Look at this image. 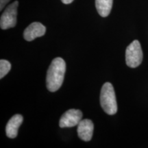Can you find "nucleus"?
Wrapping results in <instances>:
<instances>
[{"instance_id": "6e6552de", "label": "nucleus", "mask_w": 148, "mask_h": 148, "mask_svg": "<svg viewBox=\"0 0 148 148\" xmlns=\"http://www.w3.org/2000/svg\"><path fill=\"white\" fill-rule=\"evenodd\" d=\"M23 117L21 114H16L9 120L5 127L6 136L8 138H14L18 134V130L20 125L23 123Z\"/></svg>"}, {"instance_id": "0eeeda50", "label": "nucleus", "mask_w": 148, "mask_h": 148, "mask_svg": "<svg viewBox=\"0 0 148 148\" xmlns=\"http://www.w3.org/2000/svg\"><path fill=\"white\" fill-rule=\"evenodd\" d=\"M94 125L91 120L82 119L77 125V134L79 138L84 141H89L92 138Z\"/></svg>"}, {"instance_id": "9b49d317", "label": "nucleus", "mask_w": 148, "mask_h": 148, "mask_svg": "<svg viewBox=\"0 0 148 148\" xmlns=\"http://www.w3.org/2000/svg\"><path fill=\"white\" fill-rule=\"evenodd\" d=\"M10 1V0H0V10H2L5 5Z\"/></svg>"}, {"instance_id": "20e7f679", "label": "nucleus", "mask_w": 148, "mask_h": 148, "mask_svg": "<svg viewBox=\"0 0 148 148\" xmlns=\"http://www.w3.org/2000/svg\"><path fill=\"white\" fill-rule=\"evenodd\" d=\"M18 1H15L5 8L0 19V27L2 29L14 27L16 23V15Z\"/></svg>"}, {"instance_id": "9d476101", "label": "nucleus", "mask_w": 148, "mask_h": 148, "mask_svg": "<svg viewBox=\"0 0 148 148\" xmlns=\"http://www.w3.org/2000/svg\"><path fill=\"white\" fill-rule=\"evenodd\" d=\"M11 69V64L8 60H0V78L2 79L7 73L10 71Z\"/></svg>"}, {"instance_id": "39448f33", "label": "nucleus", "mask_w": 148, "mask_h": 148, "mask_svg": "<svg viewBox=\"0 0 148 148\" xmlns=\"http://www.w3.org/2000/svg\"><path fill=\"white\" fill-rule=\"evenodd\" d=\"M82 113L81 110L70 109L62 114L59 121V126L63 127H71L78 125L82 120Z\"/></svg>"}, {"instance_id": "1a4fd4ad", "label": "nucleus", "mask_w": 148, "mask_h": 148, "mask_svg": "<svg viewBox=\"0 0 148 148\" xmlns=\"http://www.w3.org/2000/svg\"><path fill=\"white\" fill-rule=\"evenodd\" d=\"M113 0H95V6L99 15L106 17L110 13Z\"/></svg>"}, {"instance_id": "f8f14e48", "label": "nucleus", "mask_w": 148, "mask_h": 148, "mask_svg": "<svg viewBox=\"0 0 148 148\" xmlns=\"http://www.w3.org/2000/svg\"><path fill=\"white\" fill-rule=\"evenodd\" d=\"M61 1H62V2L64 3V4H69V3H71L73 0H61Z\"/></svg>"}, {"instance_id": "f03ea898", "label": "nucleus", "mask_w": 148, "mask_h": 148, "mask_svg": "<svg viewBox=\"0 0 148 148\" xmlns=\"http://www.w3.org/2000/svg\"><path fill=\"white\" fill-rule=\"evenodd\" d=\"M100 104L103 111L109 115H112L117 112L115 92L113 86L110 82L104 83L101 88Z\"/></svg>"}, {"instance_id": "f257e3e1", "label": "nucleus", "mask_w": 148, "mask_h": 148, "mask_svg": "<svg viewBox=\"0 0 148 148\" xmlns=\"http://www.w3.org/2000/svg\"><path fill=\"white\" fill-rule=\"evenodd\" d=\"M66 71V63L62 58L53 59L47 72L46 84L50 92L58 90L62 86Z\"/></svg>"}, {"instance_id": "423d86ee", "label": "nucleus", "mask_w": 148, "mask_h": 148, "mask_svg": "<svg viewBox=\"0 0 148 148\" xmlns=\"http://www.w3.org/2000/svg\"><path fill=\"white\" fill-rule=\"evenodd\" d=\"M46 27L39 22L31 23L24 30L23 37L27 41H32L36 38L41 37L45 34Z\"/></svg>"}, {"instance_id": "7ed1b4c3", "label": "nucleus", "mask_w": 148, "mask_h": 148, "mask_svg": "<svg viewBox=\"0 0 148 148\" xmlns=\"http://www.w3.org/2000/svg\"><path fill=\"white\" fill-rule=\"evenodd\" d=\"M143 60V51L138 40H135L127 46L125 50V62L129 67L136 68Z\"/></svg>"}]
</instances>
